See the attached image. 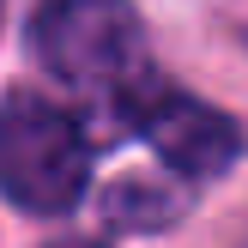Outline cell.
Segmentation results:
<instances>
[{
	"instance_id": "1",
	"label": "cell",
	"mask_w": 248,
	"mask_h": 248,
	"mask_svg": "<svg viewBox=\"0 0 248 248\" xmlns=\"http://www.w3.org/2000/svg\"><path fill=\"white\" fill-rule=\"evenodd\" d=\"M36 61L61 85H79L97 97H127L152 79L145 67V24L127 0H48L31 24Z\"/></svg>"
},
{
	"instance_id": "3",
	"label": "cell",
	"mask_w": 248,
	"mask_h": 248,
	"mask_svg": "<svg viewBox=\"0 0 248 248\" xmlns=\"http://www.w3.org/2000/svg\"><path fill=\"white\" fill-rule=\"evenodd\" d=\"M115 115L127 121L170 170H182V176H218V170H230V157L242 152V127L224 109L200 103V97H188V91H170V85H157V79L133 85L127 97H115Z\"/></svg>"
},
{
	"instance_id": "2",
	"label": "cell",
	"mask_w": 248,
	"mask_h": 248,
	"mask_svg": "<svg viewBox=\"0 0 248 248\" xmlns=\"http://www.w3.org/2000/svg\"><path fill=\"white\" fill-rule=\"evenodd\" d=\"M85 182H91V145L79 121L48 97H6L0 103V194L18 212L55 218L79 206Z\"/></svg>"
},
{
	"instance_id": "4",
	"label": "cell",
	"mask_w": 248,
	"mask_h": 248,
	"mask_svg": "<svg viewBox=\"0 0 248 248\" xmlns=\"http://www.w3.org/2000/svg\"><path fill=\"white\" fill-rule=\"evenodd\" d=\"M55 248H103V242H55Z\"/></svg>"
}]
</instances>
